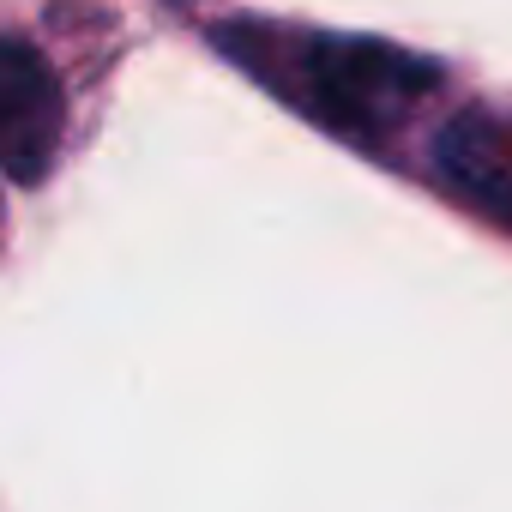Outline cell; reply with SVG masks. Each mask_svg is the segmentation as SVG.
Listing matches in <instances>:
<instances>
[{
    "label": "cell",
    "instance_id": "cell-1",
    "mask_svg": "<svg viewBox=\"0 0 512 512\" xmlns=\"http://www.w3.org/2000/svg\"><path fill=\"white\" fill-rule=\"evenodd\" d=\"M61 139V85L55 73L37 61V49L25 37L7 43V85H0V151L19 187H31Z\"/></svg>",
    "mask_w": 512,
    "mask_h": 512
},
{
    "label": "cell",
    "instance_id": "cell-2",
    "mask_svg": "<svg viewBox=\"0 0 512 512\" xmlns=\"http://www.w3.org/2000/svg\"><path fill=\"white\" fill-rule=\"evenodd\" d=\"M404 67L392 49H320V85H326V115L338 121H362V115H380V103L392 91H422L428 85V67L416 73H392Z\"/></svg>",
    "mask_w": 512,
    "mask_h": 512
}]
</instances>
